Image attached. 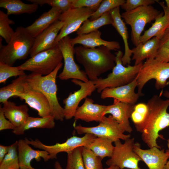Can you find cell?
I'll return each instance as SVG.
<instances>
[{
    "instance_id": "43",
    "label": "cell",
    "mask_w": 169,
    "mask_h": 169,
    "mask_svg": "<svg viewBox=\"0 0 169 169\" xmlns=\"http://www.w3.org/2000/svg\"><path fill=\"white\" fill-rule=\"evenodd\" d=\"M16 127L9 120L6 119L2 106H0V131L7 129L14 130Z\"/></svg>"
},
{
    "instance_id": "30",
    "label": "cell",
    "mask_w": 169,
    "mask_h": 169,
    "mask_svg": "<svg viewBox=\"0 0 169 169\" xmlns=\"http://www.w3.org/2000/svg\"><path fill=\"white\" fill-rule=\"evenodd\" d=\"M27 75L18 76L13 80L12 83L0 89V102L3 103L8 101L11 97L17 96L24 92V84L26 82Z\"/></svg>"
},
{
    "instance_id": "25",
    "label": "cell",
    "mask_w": 169,
    "mask_h": 169,
    "mask_svg": "<svg viewBox=\"0 0 169 169\" xmlns=\"http://www.w3.org/2000/svg\"><path fill=\"white\" fill-rule=\"evenodd\" d=\"M3 104L2 108L5 117L16 128L24 124L29 116V109L26 104L17 105L14 102L8 100Z\"/></svg>"
},
{
    "instance_id": "14",
    "label": "cell",
    "mask_w": 169,
    "mask_h": 169,
    "mask_svg": "<svg viewBox=\"0 0 169 169\" xmlns=\"http://www.w3.org/2000/svg\"><path fill=\"white\" fill-rule=\"evenodd\" d=\"M71 82L80 87L78 90L71 93L64 99L63 103L64 104V115L67 120L71 119L74 117L75 111L78 107L80 101L87 96H90L92 93L96 90L95 85L93 81L89 80L84 82L77 79H72Z\"/></svg>"
},
{
    "instance_id": "33",
    "label": "cell",
    "mask_w": 169,
    "mask_h": 169,
    "mask_svg": "<svg viewBox=\"0 0 169 169\" xmlns=\"http://www.w3.org/2000/svg\"><path fill=\"white\" fill-rule=\"evenodd\" d=\"M0 169H20L18 152V141L9 146L8 153L0 162Z\"/></svg>"
},
{
    "instance_id": "7",
    "label": "cell",
    "mask_w": 169,
    "mask_h": 169,
    "mask_svg": "<svg viewBox=\"0 0 169 169\" xmlns=\"http://www.w3.org/2000/svg\"><path fill=\"white\" fill-rule=\"evenodd\" d=\"M63 59L62 54L57 45L38 53L17 67L20 70L45 76L52 73Z\"/></svg>"
},
{
    "instance_id": "8",
    "label": "cell",
    "mask_w": 169,
    "mask_h": 169,
    "mask_svg": "<svg viewBox=\"0 0 169 169\" xmlns=\"http://www.w3.org/2000/svg\"><path fill=\"white\" fill-rule=\"evenodd\" d=\"M163 12L155 8L151 5L141 6L121 14L125 23L131 28V40L136 46L140 43L141 34L146 25L156 19Z\"/></svg>"
},
{
    "instance_id": "13",
    "label": "cell",
    "mask_w": 169,
    "mask_h": 169,
    "mask_svg": "<svg viewBox=\"0 0 169 169\" xmlns=\"http://www.w3.org/2000/svg\"><path fill=\"white\" fill-rule=\"evenodd\" d=\"M95 11L87 8H71L59 16L58 20L64 22V24L57 36L54 46L64 37L77 31L82 24L90 18Z\"/></svg>"
},
{
    "instance_id": "27",
    "label": "cell",
    "mask_w": 169,
    "mask_h": 169,
    "mask_svg": "<svg viewBox=\"0 0 169 169\" xmlns=\"http://www.w3.org/2000/svg\"><path fill=\"white\" fill-rule=\"evenodd\" d=\"M61 11L55 7L43 13L31 25L26 27L30 35L35 38L53 23L58 20Z\"/></svg>"
},
{
    "instance_id": "5",
    "label": "cell",
    "mask_w": 169,
    "mask_h": 169,
    "mask_svg": "<svg viewBox=\"0 0 169 169\" xmlns=\"http://www.w3.org/2000/svg\"><path fill=\"white\" fill-rule=\"evenodd\" d=\"M115 65L105 78H99L93 81L95 85L97 92L101 93L107 88H113L123 86L131 83L136 77L141 68L143 63L138 65L124 66L121 59L123 53L118 50L115 53Z\"/></svg>"
},
{
    "instance_id": "34",
    "label": "cell",
    "mask_w": 169,
    "mask_h": 169,
    "mask_svg": "<svg viewBox=\"0 0 169 169\" xmlns=\"http://www.w3.org/2000/svg\"><path fill=\"white\" fill-rule=\"evenodd\" d=\"M82 156L85 169H103L102 159L88 148L83 147Z\"/></svg>"
},
{
    "instance_id": "4",
    "label": "cell",
    "mask_w": 169,
    "mask_h": 169,
    "mask_svg": "<svg viewBox=\"0 0 169 169\" xmlns=\"http://www.w3.org/2000/svg\"><path fill=\"white\" fill-rule=\"evenodd\" d=\"M34 39L26 28L17 27L7 44L0 46V62L13 66L17 60L25 59L30 54Z\"/></svg>"
},
{
    "instance_id": "11",
    "label": "cell",
    "mask_w": 169,
    "mask_h": 169,
    "mask_svg": "<svg viewBox=\"0 0 169 169\" xmlns=\"http://www.w3.org/2000/svg\"><path fill=\"white\" fill-rule=\"evenodd\" d=\"M70 38L69 36H66L59 41L57 44L64 62L63 70L58 77L63 80L72 79L87 82L89 80L84 71L80 70L74 61L75 49L70 43Z\"/></svg>"
},
{
    "instance_id": "3",
    "label": "cell",
    "mask_w": 169,
    "mask_h": 169,
    "mask_svg": "<svg viewBox=\"0 0 169 169\" xmlns=\"http://www.w3.org/2000/svg\"><path fill=\"white\" fill-rule=\"evenodd\" d=\"M63 65V63H61L52 73L47 75L32 73L27 75L26 80L31 89L39 91L45 96L49 104L51 115L54 116L55 120L61 121L64 118V108L57 99L56 78Z\"/></svg>"
},
{
    "instance_id": "37",
    "label": "cell",
    "mask_w": 169,
    "mask_h": 169,
    "mask_svg": "<svg viewBox=\"0 0 169 169\" xmlns=\"http://www.w3.org/2000/svg\"><path fill=\"white\" fill-rule=\"evenodd\" d=\"M125 1V0H102L98 8L92 14L89 19L92 21L98 18L104 13L120 6Z\"/></svg>"
},
{
    "instance_id": "41",
    "label": "cell",
    "mask_w": 169,
    "mask_h": 169,
    "mask_svg": "<svg viewBox=\"0 0 169 169\" xmlns=\"http://www.w3.org/2000/svg\"><path fill=\"white\" fill-rule=\"evenodd\" d=\"M158 1L155 0H126L120 6L125 12H128L141 6L151 5L156 2Z\"/></svg>"
},
{
    "instance_id": "15",
    "label": "cell",
    "mask_w": 169,
    "mask_h": 169,
    "mask_svg": "<svg viewBox=\"0 0 169 169\" xmlns=\"http://www.w3.org/2000/svg\"><path fill=\"white\" fill-rule=\"evenodd\" d=\"M133 150L147 165L149 169H164L169 159V153L156 147L148 149L141 148L140 144L135 142Z\"/></svg>"
},
{
    "instance_id": "6",
    "label": "cell",
    "mask_w": 169,
    "mask_h": 169,
    "mask_svg": "<svg viewBox=\"0 0 169 169\" xmlns=\"http://www.w3.org/2000/svg\"><path fill=\"white\" fill-rule=\"evenodd\" d=\"M169 62L159 61L155 59H146L143 64L136 76L137 93L144 95L142 90L150 80H156L155 87L157 90L163 89L169 84Z\"/></svg>"
},
{
    "instance_id": "19",
    "label": "cell",
    "mask_w": 169,
    "mask_h": 169,
    "mask_svg": "<svg viewBox=\"0 0 169 169\" xmlns=\"http://www.w3.org/2000/svg\"><path fill=\"white\" fill-rule=\"evenodd\" d=\"M135 105L114 99L113 104L107 106L105 115L110 114L125 132L131 133L133 129L130 125L129 119L131 118Z\"/></svg>"
},
{
    "instance_id": "26",
    "label": "cell",
    "mask_w": 169,
    "mask_h": 169,
    "mask_svg": "<svg viewBox=\"0 0 169 169\" xmlns=\"http://www.w3.org/2000/svg\"><path fill=\"white\" fill-rule=\"evenodd\" d=\"M159 39L154 37L144 43H140L131 49L134 65H138L145 59H155L159 49Z\"/></svg>"
},
{
    "instance_id": "22",
    "label": "cell",
    "mask_w": 169,
    "mask_h": 169,
    "mask_svg": "<svg viewBox=\"0 0 169 169\" xmlns=\"http://www.w3.org/2000/svg\"><path fill=\"white\" fill-rule=\"evenodd\" d=\"M101 32L99 30L90 33L77 35L70 38L71 44L74 46L76 44L89 48H95L104 46L111 50H118L120 48V44L116 41H107L101 38Z\"/></svg>"
},
{
    "instance_id": "48",
    "label": "cell",
    "mask_w": 169,
    "mask_h": 169,
    "mask_svg": "<svg viewBox=\"0 0 169 169\" xmlns=\"http://www.w3.org/2000/svg\"><path fill=\"white\" fill-rule=\"evenodd\" d=\"M162 94L165 97L169 99V91L165 90L164 92H162Z\"/></svg>"
},
{
    "instance_id": "32",
    "label": "cell",
    "mask_w": 169,
    "mask_h": 169,
    "mask_svg": "<svg viewBox=\"0 0 169 169\" xmlns=\"http://www.w3.org/2000/svg\"><path fill=\"white\" fill-rule=\"evenodd\" d=\"M112 23V17L108 12L95 20L91 21L89 19L85 21L76 31V33L77 35L88 33L98 30L103 26Z\"/></svg>"
},
{
    "instance_id": "35",
    "label": "cell",
    "mask_w": 169,
    "mask_h": 169,
    "mask_svg": "<svg viewBox=\"0 0 169 169\" xmlns=\"http://www.w3.org/2000/svg\"><path fill=\"white\" fill-rule=\"evenodd\" d=\"M14 24V21L10 19L6 13L0 11V35L7 44L10 42L15 33L10 25Z\"/></svg>"
},
{
    "instance_id": "16",
    "label": "cell",
    "mask_w": 169,
    "mask_h": 169,
    "mask_svg": "<svg viewBox=\"0 0 169 169\" xmlns=\"http://www.w3.org/2000/svg\"><path fill=\"white\" fill-rule=\"evenodd\" d=\"M63 22L58 20L34 38L30 54L31 57L54 46L55 39L63 26Z\"/></svg>"
},
{
    "instance_id": "49",
    "label": "cell",
    "mask_w": 169,
    "mask_h": 169,
    "mask_svg": "<svg viewBox=\"0 0 169 169\" xmlns=\"http://www.w3.org/2000/svg\"><path fill=\"white\" fill-rule=\"evenodd\" d=\"M105 169H120L118 167L115 166H109V167L105 168Z\"/></svg>"
},
{
    "instance_id": "42",
    "label": "cell",
    "mask_w": 169,
    "mask_h": 169,
    "mask_svg": "<svg viewBox=\"0 0 169 169\" xmlns=\"http://www.w3.org/2000/svg\"><path fill=\"white\" fill-rule=\"evenodd\" d=\"M102 0H72V8H87L96 11Z\"/></svg>"
},
{
    "instance_id": "47",
    "label": "cell",
    "mask_w": 169,
    "mask_h": 169,
    "mask_svg": "<svg viewBox=\"0 0 169 169\" xmlns=\"http://www.w3.org/2000/svg\"><path fill=\"white\" fill-rule=\"evenodd\" d=\"M55 169H63L59 162L58 161L55 162L54 164Z\"/></svg>"
},
{
    "instance_id": "1",
    "label": "cell",
    "mask_w": 169,
    "mask_h": 169,
    "mask_svg": "<svg viewBox=\"0 0 169 169\" xmlns=\"http://www.w3.org/2000/svg\"><path fill=\"white\" fill-rule=\"evenodd\" d=\"M147 110L143 120L134 125L136 130L141 133L142 141L151 148L156 147L160 149L157 140L163 138L159 132L169 126V99H162L160 95H153L147 101Z\"/></svg>"
},
{
    "instance_id": "50",
    "label": "cell",
    "mask_w": 169,
    "mask_h": 169,
    "mask_svg": "<svg viewBox=\"0 0 169 169\" xmlns=\"http://www.w3.org/2000/svg\"><path fill=\"white\" fill-rule=\"evenodd\" d=\"M164 169H169V159L165 165Z\"/></svg>"
},
{
    "instance_id": "44",
    "label": "cell",
    "mask_w": 169,
    "mask_h": 169,
    "mask_svg": "<svg viewBox=\"0 0 169 169\" xmlns=\"http://www.w3.org/2000/svg\"><path fill=\"white\" fill-rule=\"evenodd\" d=\"M155 59L160 62H169V48L159 49Z\"/></svg>"
},
{
    "instance_id": "52",
    "label": "cell",
    "mask_w": 169,
    "mask_h": 169,
    "mask_svg": "<svg viewBox=\"0 0 169 169\" xmlns=\"http://www.w3.org/2000/svg\"><path fill=\"white\" fill-rule=\"evenodd\" d=\"M167 146L168 147V149L166 150L169 153V139L167 140Z\"/></svg>"
},
{
    "instance_id": "36",
    "label": "cell",
    "mask_w": 169,
    "mask_h": 169,
    "mask_svg": "<svg viewBox=\"0 0 169 169\" xmlns=\"http://www.w3.org/2000/svg\"><path fill=\"white\" fill-rule=\"evenodd\" d=\"M83 147H79L67 153L65 169H85L82 156Z\"/></svg>"
},
{
    "instance_id": "21",
    "label": "cell",
    "mask_w": 169,
    "mask_h": 169,
    "mask_svg": "<svg viewBox=\"0 0 169 169\" xmlns=\"http://www.w3.org/2000/svg\"><path fill=\"white\" fill-rule=\"evenodd\" d=\"M94 102L92 99L86 98L82 105L77 108L74 117V119L86 122L100 121L105 115L107 105L94 104Z\"/></svg>"
},
{
    "instance_id": "18",
    "label": "cell",
    "mask_w": 169,
    "mask_h": 169,
    "mask_svg": "<svg viewBox=\"0 0 169 169\" xmlns=\"http://www.w3.org/2000/svg\"><path fill=\"white\" fill-rule=\"evenodd\" d=\"M24 86V92L17 97L24 100L26 103L36 110L40 117L51 115L49 104L45 96L39 91L31 89L26 81Z\"/></svg>"
},
{
    "instance_id": "29",
    "label": "cell",
    "mask_w": 169,
    "mask_h": 169,
    "mask_svg": "<svg viewBox=\"0 0 169 169\" xmlns=\"http://www.w3.org/2000/svg\"><path fill=\"white\" fill-rule=\"evenodd\" d=\"M38 6L36 3L27 4L20 0H0V7L7 10L6 14L8 16L23 13L31 14L37 11Z\"/></svg>"
},
{
    "instance_id": "38",
    "label": "cell",
    "mask_w": 169,
    "mask_h": 169,
    "mask_svg": "<svg viewBox=\"0 0 169 169\" xmlns=\"http://www.w3.org/2000/svg\"><path fill=\"white\" fill-rule=\"evenodd\" d=\"M26 74L24 71L17 67H13L0 62V83L5 84L9 78Z\"/></svg>"
},
{
    "instance_id": "28",
    "label": "cell",
    "mask_w": 169,
    "mask_h": 169,
    "mask_svg": "<svg viewBox=\"0 0 169 169\" xmlns=\"http://www.w3.org/2000/svg\"><path fill=\"white\" fill-rule=\"evenodd\" d=\"M55 120L52 115L40 117L29 116L24 124L13 130L12 132L16 135H22L31 128L52 129L55 126Z\"/></svg>"
},
{
    "instance_id": "10",
    "label": "cell",
    "mask_w": 169,
    "mask_h": 169,
    "mask_svg": "<svg viewBox=\"0 0 169 169\" xmlns=\"http://www.w3.org/2000/svg\"><path fill=\"white\" fill-rule=\"evenodd\" d=\"M74 128L79 134H91L110 139L113 142L120 140L124 141L131 137L130 134L124 133V129L111 115L104 116L97 126L87 127L79 125L74 126Z\"/></svg>"
},
{
    "instance_id": "40",
    "label": "cell",
    "mask_w": 169,
    "mask_h": 169,
    "mask_svg": "<svg viewBox=\"0 0 169 169\" xmlns=\"http://www.w3.org/2000/svg\"><path fill=\"white\" fill-rule=\"evenodd\" d=\"M147 110L146 104L140 103L135 104L131 117L134 125L140 123L143 120Z\"/></svg>"
},
{
    "instance_id": "24",
    "label": "cell",
    "mask_w": 169,
    "mask_h": 169,
    "mask_svg": "<svg viewBox=\"0 0 169 169\" xmlns=\"http://www.w3.org/2000/svg\"><path fill=\"white\" fill-rule=\"evenodd\" d=\"M112 19V25L122 37L125 47V53L121 60L124 66L129 65L131 59L132 51L129 47L128 43V34L125 23L121 19L120 7L116 8L109 12Z\"/></svg>"
},
{
    "instance_id": "12",
    "label": "cell",
    "mask_w": 169,
    "mask_h": 169,
    "mask_svg": "<svg viewBox=\"0 0 169 169\" xmlns=\"http://www.w3.org/2000/svg\"><path fill=\"white\" fill-rule=\"evenodd\" d=\"M97 136L91 134L86 133L81 137L74 136L69 138L62 143H56L54 145H45L36 138L33 140L25 138L26 142L35 148L47 151L49 154L50 159H57L58 153L65 152L68 153L75 149L80 146H86Z\"/></svg>"
},
{
    "instance_id": "51",
    "label": "cell",
    "mask_w": 169,
    "mask_h": 169,
    "mask_svg": "<svg viewBox=\"0 0 169 169\" xmlns=\"http://www.w3.org/2000/svg\"><path fill=\"white\" fill-rule=\"evenodd\" d=\"M165 1L166 3V6L169 8V0H165Z\"/></svg>"
},
{
    "instance_id": "31",
    "label": "cell",
    "mask_w": 169,
    "mask_h": 169,
    "mask_svg": "<svg viewBox=\"0 0 169 169\" xmlns=\"http://www.w3.org/2000/svg\"><path fill=\"white\" fill-rule=\"evenodd\" d=\"M111 140L102 137H96L86 147L102 159L110 158L113 154L114 146Z\"/></svg>"
},
{
    "instance_id": "23",
    "label": "cell",
    "mask_w": 169,
    "mask_h": 169,
    "mask_svg": "<svg viewBox=\"0 0 169 169\" xmlns=\"http://www.w3.org/2000/svg\"><path fill=\"white\" fill-rule=\"evenodd\" d=\"M158 2L163 10V13L157 17L148 29L145 31L140 38V43H144L154 37L159 39L169 27V8L163 2Z\"/></svg>"
},
{
    "instance_id": "9",
    "label": "cell",
    "mask_w": 169,
    "mask_h": 169,
    "mask_svg": "<svg viewBox=\"0 0 169 169\" xmlns=\"http://www.w3.org/2000/svg\"><path fill=\"white\" fill-rule=\"evenodd\" d=\"M114 148L111 156L106 162L108 166H116L120 169H141L139 162L142 161L134 152V139L129 138L122 143L120 140L114 142Z\"/></svg>"
},
{
    "instance_id": "20",
    "label": "cell",
    "mask_w": 169,
    "mask_h": 169,
    "mask_svg": "<svg viewBox=\"0 0 169 169\" xmlns=\"http://www.w3.org/2000/svg\"><path fill=\"white\" fill-rule=\"evenodd\" d=\"M18 141V152L20 169H36L31 165V161L34 159L40 161L41 158L45 161L50 159L49 153L43 150L33 149L27 143L25 139H20Z\"/></svg>"
},
{
    "instance_id": "39",
    "label": "cell",
    "mask_w": 169,
    "mask_h": 169,
    "mask_svg": "<svg viewBox=\"0 0 169 169\" xmlns=\"http://www.w3.org/2000/svg\"><path fill=\"white\" fill-rule=\"evenodd\" d=\"M32 3H35L42 6L47 4L52 7H55L59 9L62 13L72 8V0H27Z\"/></svg>"
},
{
    "instance_id": "2",
    "label": "cell",
    "mask_w": 169,
    "mask_h": 169,
    "mask_svg": "<svg viewBox=\"0 0 169 169\" xmlns=\"http://www.w3.org/2000/svg\"><path fill=\"white\" fill-rule=\"evenodd\" d=\"M74 49L76 59L84 68L90 80L97 79L115 65V55L105 46L89 48L80 45Z\"/></svg>"
},
{
    "instance_id": "46",
    "label": "cell",
    "mask_w": 169,
    "mask_h": 169,
    "mask_svg": "<svg viewBox=\"0 0 169 169\" xmlns=\"http://www.w3.org/2000/svg\"><path fill=\"white\" fill-rule=\"evenodd\" d=\"M9 146H5L2 145H0V162L4 158L5 155L8 153Z\"/></svg>"
},
{
    "instance_id": "45",
    "label": "cell",
    "mask_w": 169,
    "mask_h": 169,
    "mask_svg": "<svg viewBox=\"0 0 169 169\" xmlns=\"http://www.w3.org/2000/svg\"><path fill=\"white\" fill-rule=\"evenodd\" d=\"M169 48V27L159 40V49Z\"/></svg>"
},
{
    "instance_id": "17",
    "label": "cell",
    "mask_w": 169,
    "mask_h": 169,
    "mask_svg": "<svg viewBox=\"0 0 169 169\" xmlns=\"http://www.w3.org/2000/svg\"><path fill=\"white\" fill-rule=\"evenodd\" d=\"M137 87L136 78L128 84L116 87L107 88L101 92L102 99L113 98L120 102L135 105L140 96L135 91Z\"/></svg>"
}]
</instances>
